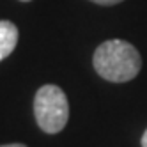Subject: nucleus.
<instances>
[{
	"mask_svg": "<svg viewBox=\"0 0 147 147\" xmlns=\"http://www.w3.org/2000/svg\"><path fill=\"white\" fill-rule=\"evenodd\" d=\"M92 66L103 80L124 83L140 73L142 57L128 41L108 39L96 48L92 55Z\"/></svg>",
	"mask_w": 147,
	"mask_h": 147,
	"instance_id": "obj_1",
	"label": "nucleus"
},
{
	"mask_svg": "<svg viewBox=\"0 0 147 147\" xmlns=\"http://www.w3.org/2000/svg\"><path fill=\"white\" fill-rule=\"evenodd\" d=\"M34 117L45 133H60L69 119V103L66 92L53 83L39 87L34 96Z\"/></svg>",
	"mask_w": 147,
	"mask_h": 147,
	"instance_id": "obj_2",
	"label": "nucleus"
},
{
	"mask_svg": "<svg viewBox=\"0 0 147 147\" xmlns=\"http://www.w3.org/2000/svg\"><path fill=\"white\" fill-rule=\"evenodd\" d=\"M18 45V27L9 20H0V62L7 59Z\"/></svg>",
	"mask_w": 147,
	"mask_h": 147,
	"instance_id": "obj_3",
	"label": "nucleus"
},
{
	"mask_svg": "<svg viewBox=\"0 0 147 147\" xmlns=\"http://www.w3.org/2000/svg\"><path fill=\"white\" fill-rule=\"evenodd\" d=\"M92 4H98V5H105V7H110V5H115V4H121L124 0H89Z\"/></svg>",
	"mask_w": 147,
	"mask_h": 147,
	"instance_id": "obj_4",
	"label": "nucleus"
},
{
	"mask_svg": "<svg viewBox=\"0 0 147 147\" xmlns=\"http://www.w3.org/2000/svg\"><path fill=\"white\" fill-rule=\"evenodd\" d=\"M140 144H142V147H147V129H145V131H144V135H142Z\"/></svg>",
	"mask_w": 147,
	"mask_h": 147,
	"instance_id": "obj_5",
	"label": "nucleus"
},
{
	"mask_svg": "<svg viewBox=\"0 0 147 147\" xmlns=\"http://www.w3.org/2000/svg\"><path fill=\"white\" fill-rule=\"evenodd\" d=\"M0 147H27L25 144H4V145H0Z\"/></svg>",
	"mask_w": 147,
	"mask_h": 147,
	"instance_id": "obj_6",
	"label": "nucleus"
},
{
	"mask_svg": "<svg viewBox=\"0 0 147 147\" xmlns=\"http://www.w3.org/2000/svg\"><path fill=\"white\" fill-rule=\"evenodd\" d=\"M20 2H32V0H20Z\"/></svg>",
	"mask_w": 147,
	"mask_h": 147,
	"instance_id": "obj_7",
	"label": "nucleus"
}]
</instances>
